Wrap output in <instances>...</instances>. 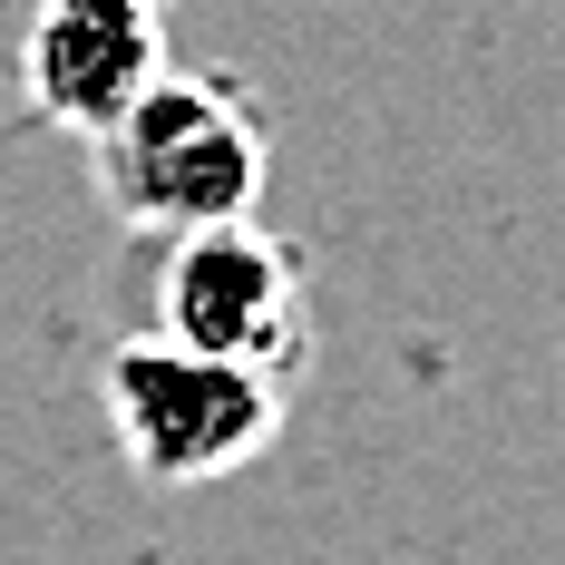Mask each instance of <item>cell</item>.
Here are the masks:
<instances>
[{"label":"cell","mask_w":565,"mask_h":565,"mask_svg":"<svg viewBox=\"0 0 565 565\" xmlns=\"http://www.w3.org/2000/svg\"><path fill=\"white\" fill-rule=\"evenodd\" d=\"M88 157H98V195L167 244L205 225H244L264 195V127L244 88L195 78V68H167Z\"/></svg>","instance_id":"6da1fadb"},{"label":"cell","mask_w":565,"mask_h":565,"mask_svg":"<svg viewBox=\"0 0 565 565\" xmlns=\"http://www.w3.org/2000/svg\"><path fill=\"white\" fill-rule=\"evenodd\" d=\"M98 391H108L117 449L137 458V478H157V488L234 478L244 458L274 449V429H282V381L244 371V361H215V351H185L167 332L117 341Z\"/></svg>","instance_id":"7a4b0ae2"},{"label":"cell","mask_w":565,"mask_h":565,"mask_svg":"<svg viewBox=\"0 0 565 565\" xmlns=\"http://www.w3.org/2000/svg\"><path fill=\"white\" fill-rule=\"evenodd\" d=\"M157 332L185 341V351H215V361H244V371L292 391L302 341H312V302H302L292 244H274L254 215L175 234L167 264H157Z\"/></svg>","instance_id":"3957f363"},{"label":"cell","mask_w":565,"mask_h":565,"mask_svg":"<svg viewBox=\"0 0 565 565\" xmlns=\"http://www.w3.org/2000/svg\"><path fill=\"white\" fill-rule=\"evenodd\" d=\"M167 78V10L157 0H40L20 30V88L68 137H108Z\"/></svg>","instance_id":"277c9868"}]
</instances>
